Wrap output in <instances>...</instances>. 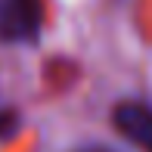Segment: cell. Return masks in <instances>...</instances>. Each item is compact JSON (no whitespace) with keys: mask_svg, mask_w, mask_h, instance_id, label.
Returning a JSON list of instances; mask_svg holds the SVG:
<instances>
[{"mask_svg":"<svg viewBox=\"0 0 152 152\" xmlns=\"http://www.w3.org/2000/svg\"><path fill=\"white\" fill-rule=\"evenodd\" d=\"M44 0H0V44H37Z\"/></svg>","mask_w":152,"mask_h":152,"instance_id":"obj_1","label":"cell"},{"mask_svg":"<svg viewBox=\"0 0 152 152\" xmlns=\"http://www.w3.org/2000/svg\"><path fill=\"white\" fill-rule=\"evenodd\" d=\"M78 152H112V149H106V146H87V149H78Z\"/></svg>","mask_w":152,"mask_h":152,"instance_id":"obj_4","label":"cell"},{"mask_svg":"<svg viewBox=\"0 0 152 152\" xmlns=\"http://www.w3.org/2000/svg\"><path fill=\"white\" fill-rule=\"evenodd\" d=\"M16 127H19V115L12 112V109H0V140L12 137Z\"/></svg>","mask_w":152,"mask_h":152,"instance_id":"obj_3","label":"cell"},{"mask_svg":"<svg viewBox=\"0 0 152 152\" xmlns=\"http://www.w3.org/2000/svg\"><path fill=\"white\" fill-rule=\"evenodd\" d=\"M112 127L137 149L152 152V106L137 99H121L112 109Z\"/></svg>","mask_w":152,"mask_h":152,"instance_id":"obj_2","label":"cell"}]
</instances>
